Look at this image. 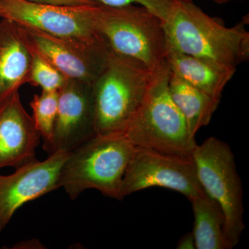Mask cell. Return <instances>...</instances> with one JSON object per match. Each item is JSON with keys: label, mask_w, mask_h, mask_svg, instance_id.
Instances as JSON below:
<instances>
[{"label": "cell", "mask_w": 249, "mask_h": 249, "mask_svg": "<svg viewBox=\"0 0 249 249\" xmlns=\"http://www.w3.org/2000/svg\"><path fill=\"white\" fill-rule=\"evenodd\" d=\"M213 1L217 3V4H226V3L229 2V1H231L232 0H213Z\"/></svg>", "instance_id": "obj_22"}, {"label": "cell", "mask_w": 249, "mask_h": 249, "mask_svg": "<svg viewBox=\"0 0 249 249\" xmlns=\"http://www.w3.org/2000/svg\"><path fill=\"white\" fill-rule=\"evenodd\" d=\"M27 1L58 5H68V6L91 4L96 1V0H27Z\"/></svg>", "instance_id": "obj_20"}, {"label": "cell", "mask_w": 249, "mask_h": 249, "mask_svg": "<svg viewBox=\"0 0 249 249\" xmlns=\"http://www.w3.org/2000/svg\"><path fill=\"white\" fill-rule=\"evenodd\" d=\"M177 248L178 249H196L194 236L193 232H188L181 237L178 244Z\"/></svg>", "instance_id": "obj_21"}, {"label": "cell", "mask_w": 249, "mask_h": 249, "mask_svg": "<svg viewBox=\"0 0 249 249\" xmlns=\"http://www.w3.org/2000/svg\"><path fill=\"white\" fill-rule=\"evenodd\" d=\"M192 158L201 187L222 210L228 247L234 248L240 242L245 225L242 181L231 149L225 142L210 137L196 145Z\"/></svg>", "instance_id": "obj_6"}, {"label": "cell", "mask_w": 249, "mask_h": 249, "mask_svg": "<svg viewBox=\"0 0 249 249\" xmlns=\"http://www.w3.org/2000/svg\"><path fill=\"white\" fill-rule=\"evenodd\" d=\"M41 136L23 106L19 91L0 103V170L17 168L36 159Z\"/></svg>", "instance_id": "obj_12"}, {"label": "cell", "mask_w": 249, "mask_h": 249, "mask_svg": "<svg viewBox=\"0 0 249 249\" xmlns=\"http://www.w3.org/2000/svg\"><path fill=\"white\" fill-rule=\"evenodd\" d=\"M165 61L170 71L212 97L219 98L236 69L168 47Z\"/></svg>", "instance_id": "obj_14"}, {"label": "cell", "mask_w": 249, "mask_h": 249, "mask_svg": "<svg viewBox=\"0 0 249 249\" xmlns=\"http://www.w3.org/2000/svg\"><path fill=\"white\" fill-rule=\"evenodd\" d=\"M170 74L164 60L154 73L145 98L124 133L135 147L192 157L197 144L170 96Z\"/></svg>", "instance_id": "obj_3"}, {"label": "cell", "mask_w": 249, "mask_h": 249, "mask_svg": "<svg viewBox=\"0 0 249 249\" xmlns=\"http://www.w3.org/2000/svg\"><path fill=\"white\" fill-rule=\"evenodd\" d=\"M168 89L172 100L186 121L190 134L196 137L201 127L209 124L220 99L209 96L171 71Z\"/></svg>", "instance_id": "obj_15"}, {"label": "cell", "mask_w": 249, "mask_h": 249, "mask_svg": "<svg viewBox=\"0 0 249 249\" xmlns=\"http://www.w3.org/2000/svg\"><path fill=\"white\" fill-rule=\"evenodd\" d=\"M93 18L96 33L112 53L133 59L152 71L164 62L168 48L164 23L146 8L98 3Z\"/></svg>", "instance_id": "obj_4"}, {"label": "cell", "mask_w": 249, "mask_h": 249, "mask_svg": "<svg viewBox=\"0 0 249 249\" xmlns=\"http://www.w3.org/2000/svg\"><path fill=\"white\" fill-rule=\"evenodd\" d=\"M155 71L133 59L111 53L91 84L96 134L124 132L142 104Z\"/></svg>", "instance_id": "obj_5"}, {"label": "cell", "mask_w": 249, "mask_h": 249, "mask_svg": "<svg viewBox=\"0 0 249 249\" xmlns=\"http://www.w3.org/2000/svg\"><path fill=\"white\" fill-rule=\"evenodd\" d=\"M20 27L31 50L45 59L67 79L92 84L112 53L102 39L86 42L62 38Z\"/></svg>", "instance_id": "obj_9"}, {"label": "cell", "mask_w": 249, "mask_h": 249, "mask_svg": "<svg viewBox=\"0 0 249 249\" xmlns=\"http://www.w3.org/2000/svg\"><path fill=\"white\" fill-rule=\"evenodd\" d=\"M194 212L193 234L196 249H229L220 206L204 191L191 200Z\"/></svg>", "instance_id": "obj_16"}, {"label": "cell", "mask_w": 249, "mask_h": 249, "mask_svg": "<svg viewBox=\"0 0 249 249\" xmlns=\"http://www.w3.org/2000/svg\"><path fill=\"white\" fill-rule=\"evenodd\" d=\"M105 6L119 7L137 4L146 8L163 21L167 22L171 14L173 0H96Z\"/></svg>", "instance_id": "obj_19"}, {"label": "cell", "mask_w": 249, "mask_h": 249, "mask_svg": "<svg viewBox=\"0 0 249 249\" xmlns=\"http://www.w3.org/2000/svg\"><path fill=\"white\" fill-rule=\"evenodd\" d=\"M0 21V103L27 83L32 53L20 26L11 19Z\"/></svg>", "instance_id": "obj_13"}, {"label": "cell", "mask_w": 249, "mask_h": 249, "mask_svg": "<svg viewBox=\"0 0 249 249\" xmlns=\"http://www.w3.org/2000/svg\"><path fill=\"white\" fill-rule=\"evenodd\" d=\"M152 187L173 190L189 200L204 191L192 157L135 147L123 178L121 196L124 199L132 193Z\"/></svg>", "instance_id": "obj_7"}, {"label": "cell", "mask_w": 249, "mask_h": 249, "mask_svg": "<svg viewBox=\"0 0 249 249\" xmlns=\"http://www.w3.org/2000/svg\"><path fill=\"white\" fill-rule=\"evenodd\" d=\"M98 3L68 6L27 0H0V18L62 38L92 42L101 39L95 29L93 18Z\"/></svg>", "instance_id": "obj_8"}, {"label": "cell", "mask_w": 249, "mask_h": 249, "mask_svg": "<svg viewBox=\"0 0 249 249\" xmlns=\"http://www.w3.org/2000/svg\"><path fill=\"white\" fill-rule=\"evenodd\" d=\"M249 16L232 27L210 17L192 0H173L164 23L168 47L230 68L249 58Z\"/></svg>", "instance_id": "obj_1"}, {"label": "cell", "mask_w": 249, "mask_h": 249, "mask_svg": "<svg viewBox=\"0 0 249 249\" xmlns=\"http://www.w3.org/2000/svg\"><path fill=\"white\" fill-rule=\"evenodd\" d=\"M58 93L53 135L43 145L49 155L71 152L96 135L91 84L67 79Z\"/></svg>", "instance_id": "obj_11"}, {"label": "cell", "mask_w": 249, "mask_h": 249, "mask_svg": "<svg viewBox=\"0 0 249 249\" xmlns=\"http://www.w3.org/2000/svg\"><path fill=\"white\" fill-rule=\"evenodd\" d=\"M31 53L32 60L27 83L40 87L42 91H60L66 83V77L38 54L33 51Z\"/></svg>", "instance_id": "obj_18"}, {"label": "cell", "mask_w": 249, "mask_h": 249, "mask_svg": "<svg viewBox=\"0 0 249 249\" xmlns=\"http://www.w3.org/2000/svg\"><path fill=\"white\" fill-rule=\"evenodd\" d=\"M58 91H42L35 94L31 101L33 120L38 130L44 145L50 142L53 135L58 106Z\"/></svg>", "instance_id": "obj_17"}, {"label": "cell", "mask_w": 249, "mask_h": 249, "mask_svg": "<svg viewBox=\"0 0 249 249\" xmlns=\"http://www.w3.org/2000/svg\"><path fill=\"white\" fill-rule=\"evenodd\" d=\"M69 155L57 152L42 161L31 160L11 175H0V232L23 205L60 188V173Z\"/></svg>", "instance_id": "obj_10"}, {"label": "cell", "mask_w": 249, "mask_h": 249, "mask_svg": "<svg viewBox=\"0 0 249 249\" xmlns=\"http://www.w3.org/2000/svg\"><path fill=\"white\" fill-rule=\"evenodd\" d=\"M135 146L124 132L96 134L70 152L60 173V187L71 199L88 189L121 200V184Z\"/></svg>", "instance_id": "obj_2"}]
</instances>
